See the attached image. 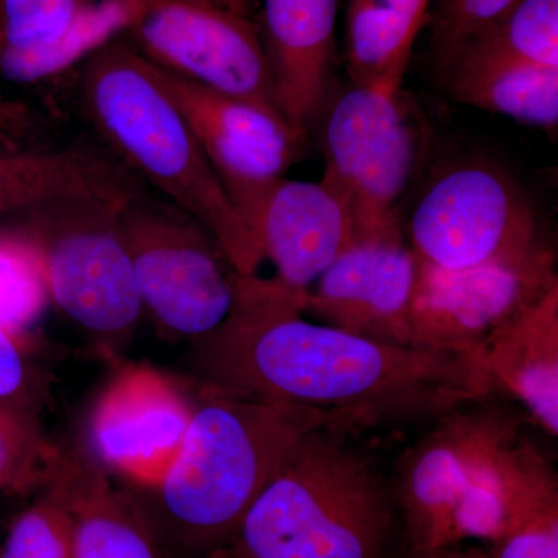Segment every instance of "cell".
<instances>
[{
  "mask_svg": "<svg viewBox=\"0 0 558 558\" xmlns=\"http://www.w3.org/2000/svg\"><path fill=\"white\" fill-rule=\"evenodd\" d=\"M190 343L196 384L336 414L360 432L499 395L478 357L389 347L304 318L299 295L264 277L238 274L230 314Z\"/></svg>",
  "mask_w": 558,
  "mask_h": 558,
  "instance_id": "1",
  "label": "cell"
},
{
  "mask_svg": "<svg viewBox=\"0 0 558 558\" xmlns=\"http://www.w3.org/2000/svg\"><path fill=\"white\" fill-rule=\"evenodd\" d=\"M194 410L174 464L159 484L126 494L160 545L205 558L227 542L250 505L306 433L348 418L259 402L194 381Z\"/></svg>",
  "mask_w": 558,
  "mask_h": 558,
  "instance_id": "2",
  "label": "cell"
},
{
  "mask_svg": "<svg viewBox=\"0 0 558 558\" xmlns=\"http://www.w3.org/2000/svg\"><path fill=\"white\" fill-rule=\"evenodd\" d=\"M337 425L306 433L205 558H395L402 527L391 481Z\"/></svg>",
  "mask_w": 558,
  "mask_h": 558,
  "instance_id": "3",
  "label": "cell"
},
{
  "mask_svg": "<svg viewBox=\"0 0 558 558\" xmlns=\"http://www.w3.org/2000/svg\"><path fill=\"white\" fill-rule=\"evenodd\" d=\"M81 94L113 157L201 222L238 274L258 277L263 264L252 234L156 65L126 40H113L86 60Z\"/></svg>",
  "mask_w": 558,
  "mask_h": 558,
  "instance_id": "4",
  "label": "cell"
},
{
  "mask_svg": "<svg viewBox=\"0 0 558 558\" xmlns=\"http://www.w3.org/2000/svg\"><path fill=\"white\" fill-rule=\"evenodd\" d=\"M126 201L46 205L33 209L25 231L43 259L54 306L110 351L130 343L145 311L121 233L119 213Z\"/></svg>",
  "mask_w": 558,
  "mask_h": 558,
  "instance_id": "5",
  "label": "cell"
},
{
  "mask_svg": "<svg viewBox=\"0 0 558 558\" xmlns=\"http://www.w3.org/2000/svg\"><path fill=\"white\" fill-rule=\"evenodd\" d=\"M322 182L347 202L355 238L402 226V204L425 149L427 128L402 86H354L330 108Z\"/></svg>",
  "mask_w": 558,
  "mask_h": 558,
  "instance_id": "6",
  "label": "cell"
},
{
  "mask_svg": "<svg viewBox=\"0 0 558 558\" xmlns=\"http://www.w3.org/2000/svg\"><path fill=\"white\" fill-rule=\"evenodd\" d=\"M120 226L148 311L168 336L197 340L230 314L236 275L211 233L189 213L138 191Z\"/></svg>",
  "mask_w": 558,
  "mask_h": 558,
  "instance_id": "7",
  "label": "cell"
},
{
  "mask_svg": "<svg viewBox=\"0 0 558 558\" xmlns=\"http://www.w3.org/2000/svg\"><path fill=\"white\" fill-rule=\"evenodd\" d=\"M417 259L447 270L519 263L550 248L534 204L498 165L469 160L440 172L410 216Z\"/></svg>",
  "mask_w": 558,
  "mask_h": 558,
  "instance_id": "8",
  "label": "cell"
},
{
  "mask_svg": "<svg viewBox=\"0 0 558 558\" xmlns=\"http://www.w3.org/2000/svg\"><path fill=\"white\" fill-rule=\"evenodd\" d=\"M400 458L392 494L411 549L446 546L451 513L495 459L521 436V417L497 396L464 403L436 417Z\"/></svg>",
  "mask_w": 558,
  "mask_h": 558,
  "instance_id": "9",
  "label": "cell"
},
{
  "mask_svg": "<svg viewBox=\"0 0 558 558\" xmlns=\"http://www.w3.org/2000/svg\"><path fill=\"white\" fill-rule=\"evenodd\" d=\"M124 36L157 68L284 117L252 17L194 0H138Z\"/></svg>",
  "mask_w": 558,
  "mask_h": 558,
  "instance_id": "10",
  "label": "cell"
},
{
  "mask_svg": "<svg viewBox=\"0 0 558 558\" xmlns=\"http://www.w3.org/2000/svg\"><path fill=\"white\" fill-rule=\"evenodd\" d=\"M556 284L553 248L519 263L465 270L440 269L417 259L410 347L480 359L499 329Z\"/></svg>",
  "mask_w": 558,
  "mask_h": 558,
  "instance_id": "11",
  "label": "cell"
},
{
  "mask_svg": "<svg viewBox=\"0 0 558 558\" xmlns=\"http://www.w3.org/2000/svg\"><path fill=\"white\" fill-rule=\"evenodd\" d=\"M157 70L245 222L260 194L299 159L304 140L263 106Z\"/></svg>",
  "mask_w": 558,
  "mask_h": 558,
  "instance_id": "12",
  "label": "cell"
},
{
  "mask_svg": "<svg viewBox=\"0 0 558 558\" xmlns=\"http://www.w3.org/2000/svg\"><path fill=\"white\" fill-rule=\"evenodd\" d=\"M417 258L403 227L357 236L306 292L299 306L314 322L354 336L410 347Z\"/></svg>",
  "mask_w": 558,
  "mask_h": 558,
  "instance_id": "13",
  "label": "cell"
},
{
  "mask_svg": "<svg viewBox=\"0 0 558 558\" xmlns=\"http://www.w3.org/2000/svg\"><path fill=\"white\" fill-rule=\"evenodd\" d=\"M193 410V398L159 371L126 366L92 411V454L135 487H154L174 464Z\"/></svg>",
  "mask_w": 558,
  "mask_h": 558,
  "instance_id": "14",
  "label": "cell"
},
{
  "mask_svg": "<svg viewBox=\"0 0 558 558\" xmlns=\"http://www.w3.org/2000/svg\"><path fill=\"white\" fill-rule=\"evenodd\" d=\"M245 226L260 264L274 266L269 279L296 295L310 290L355 240L347 202L322 180H275Z\"/></svg>",
  "mask_w": 558,
  "mask_h": 558,
  "instance_id": "15",
  "label": "cell"
},
{
  "mask_svg": "<svg viewBox=\"0 0 558 558\" xmlns=\"http://www.w3.org/2000/svg\"><path fill=\"white\" fill-rule=\"evenodd\" d=\"M337 0H263L258 24L279 108L301 140L328 105Z\"/></svg>",
  "mask_w": 558,
  "mask_h": 558,
  "instance_id": "16",
  "label": "cell"
},
{
  "mask_svg": "<svg viewBox=\"0 0 558 558\" xmlns=\"http://www.w3.org/2000/svg\"><path fill=\"white\" fill-rule=\"evenodd\" d=\"M499 395L519 400L549 435L558 433V284L499 329L480 354Z\"/></svg>",
  "mask_w": 558,
  "mask_h": 558,
  "instance_id": "17",
  "label": "cell"
},
{
  "mask_svg": "<svg viewBox=\"0 0 558 558\" xmlns=\"http://www.w3.org/2000/svg\"><path fill=\"white\" fill-rule=\"evenodd\" d=\"M142 189L116 157L81 146L0 156V216L64 201L123 202Z\"/></svg>",
  "mask_w": 558,
  "mask_h": 558,
  "instance_id": "18",
  "label": "cell"
},
{
  "mask_svg": "<svg viewBox=\"0 0 558 558\" xmlns=\"http://www.w3.org/2000/svg\"><path fill=\"white\" fill-rule=\"evenodd\" d=\"M49 486L75 521L73 558H167L128 495L86 454H61Z\"/></svg>",
  "mask_w": 558,
  "mask_h": 558,
  "instance_id": "19",
  "label": "cell"
},
{
  "mask_svg": "<svg viewBox=\"0 0 558 558\" xmlns=\"http://www.w3.org/2000/svg\"><path fill=\"white\" fill-rule=\"evenodd\" d=\"M439 72L454 101L556 134L558 69L508 61H440Z\"/></svg>",
  "mask_w": 558,
  "mask_h": 558,
  "instance_id": "20",
  "label": "cell"
},
{
  "mask_svg": "<svg viewBox=\"0 0 558 558\" xmlns=\"http://www.w3.org/2000/svg\"><path fill=\"white\" fill-rule=\"evenodd\" d=\"M428 5L429 0H349L347 65L354 86H402Z\"/></svg>",
  "mask_w": 558,
  "mask_h": 558,
  "instance_id": "21",
  "label": "cell"
},
{
  "mask_svg": "<svg viewBox=\"0 0 558 558\" xmlns=\"http://www.w3.org/2000/svg\"><path fill=\"white\" fill-rule=\"evenodd\" d=\"M138 0H94L61 35L27 50L0 51V78L32 84L89 60L130 28Z\"/></svg>",
  "mask_w": 558,
  "mask_h": 558,
  "instance_id": "22",
  "label": "cell"
},
{
  "mask_svg": "<svg viewBox=\"0 0 558 558\" xmlns=\"http://www.w3.org/2000/svg\"><path fill=\"white\" fill-rule=\"evenodd\" d=\"M440 61H508L558 69V0H521L502 20Z\"/></svg>",
  "mask_w": 558,
  "mask_h": 558,
  "instance_id": "23",
  "label": "cell"
},
{
  "mask_svg": "<svg viewBox=\"0 0 558 558\" xmlns=\"http://www.w3.org/2000/svg\"><path fill=\"white\" fill-rule=\"evenodd\" d=\"M49 301L35 242L27 233L0 234V328L24 337Z\"/></svg>",
  "mask_w": 558,
  "mask_h": 558,
  "instance_id": "24",
  "label": "cell"
},
{
  "mask_svg": "<svg viewBox=\"0 0 558 558\" xmlns=\"http://www.w3.org/2000/svg\"><path fill=\"white\" fill-rule=\"evenodd\" d=\"M60 458L36 418L0 403V490L24 495L46 488Z\"/></svg>",
  "mask_w": 558,
  "mask_h": 558,
  "instance_id": "25",
  "label": "cell"
},
{
  "mask_svg": "<svg viewBox=\"0 0 558 558\" xmlns=\"http://www.w3.org/2000/svg\"><path fill=\"white\" fill-rule=\"evenodd\" d=\"M75 521L61 495L46 494L24 510L10 529L0 558H73Z\"/></svg>",
  "mask_w": 558,
  "mask_h": 558,
  "instance_id": "26",
  "label": "cell"
},
{
  "mask_svg": "<svg viewBox=\"0 0 558 558\" xmlns=\"http://www.w3.org/2000/svg\"><path fill=\"white\" fill-rule=\"evenodd\" d=\"M94 0H0V51L27 50L61 35Z\"/></svg>",
  "mask_w": 558,
  "mask_h": 558,
  "instance_id": "27",
  "label": "cell"
},
{
  "mask_svg": "<svg viewBox=\"0 0 558 558\" xmlns=\"http://www.w3.org/2000/svg\"><path fill=\"white\" fill-rule=\"evenodd\" d=\"M521 0H444L433 22L436 53H446L502 20Z\"/></svg>",
  "mask_w": 558,
  "mask_h": 558,
  "instance_id": "28",
  "label": "cell"
},
{
  "mask_svg": "<svg viewBox=\"0 0 558 558\" xmlns=\"http://www.w3.org/2000/svg\"><path fill=\"white\" fill-rule=\"evenodd\" d=\"M24 337L0 328V403L33 418L43 403V385L27 355Z\"/></svg>",
  "mask_w": 558,
  "mask_h": 558,
  "instance_id": "29",
  "label": "cell"
},
{
  "mask_svg": "<svg viewBox=\"0 0 558 558\" xmlns=\"http://www.w3.org/2000/svg\"><path fill=\"white\" fill-rule=\"evenodd\" d=\"M486 554L487 558H558V509L492 543Z\"/></svg>",
  "mask_w": 558,
  "mask_h": 558,
  "instance_id": "30",
  "label": "cell"
},
{
  "mask_svg": "<svg viewBox=\"0 0 558 558\" xmlns=\"http://www.w3.org/2000/svg\"><path fill=\"white\" fill-rule=\"evenodd\" d=\"M395 558H487V554L486 549L465 546V543L435 549H411L402 545Z\"/></svg>",
  "mask_w": 558,
  "mask_h": 558,
  "instance_id": "31",
  "label": "cell"
},
{
  "mask_svg": "<svg viewBox=\"0 0 558 558\" xmlns=\"http://www.w3.org/2000/svg\"><path fill=\"white\" fill-rule=\"evenodd\" d=\"M194 2L209 3V5L219 7V9L233 11L253 20V7L255 0H194Z\"/></svg>",
  "mask_w": 558,
  "mask_h": 558,
  "instance_id": "32",
  "label": "cell"
}]
</instances>
